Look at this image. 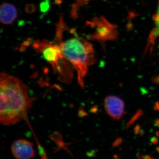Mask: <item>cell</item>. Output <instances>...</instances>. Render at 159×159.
I'll return each mask as SVG.
<instances>
[{
    "mask_svg": "<svg viewBox=\"0 0 159 159\" xmlns=\"http://www.w3.org/2000/svg\"><path fill=\"white\" fill-rule=\"evenodd\" d=\"M33 101L25 83L17 77L1 73L0 121L2 125H15L25 119Z\"/></svg>",
    "mask_w": 159,
    "mask_h": 159,
    "instance_id": "cell-1",
    "label": "cell"
},
{
    "mask_svg": "<svg viewBox=\"0 0 159 159\" xmlns=\"http://www.w3.org/2000/svg\"><path fill=\"white\" fill-rule=\"evenodd\" d=\"M62 54L76 71L77 81L84 88V79L89 68L97 61L96 53L91 43L75 36L58 43Z\"/></svg>",
    "mask_w": 159,
    "mask_h": 159,
    "instance_id": "cell-2",
    "label": "cell"
},
{
    "mask_svg": "<svg viewBox=\"0 0 159 159\" xmlns=\"http://www.w3.org/2000/svg\"><path fill=\"white\" fill-rule=\"evenodd\" d=\"M33 48L52 66L54 73L58 74L61 80L66 83L71 81L73 67L64 56L58 43L47 39L37 40Z\"/></svg>",
    "mask_w": 159,
    "mask_h": 159,
    "instance_id": "cell-3",
    "label": "cell"
},
{
    "mask_svg": "<svg viewBox=\"0 0 159 159\" xmlns=\"http://www.w3.org/2000/svg\"><path fill=\"white\" fill-rule=\"evenodd\" d=\"M87 25L96 29L94 34L89 36L91 39L104 42L116 39L118 36L116 26L111 24L102 16L95 18L91 21L88 22Z\"/></svg>",
    "mask_w": 159,
    "mask_h": 159,
    "instance_id": "cell-4",
    "label": "cell"
},
{
    "mask_svg": "<svg viewBox=\"0 0 159 159\" xmlns=\"http://www.w3.org/2000/svg\"><path fill=\"white\" fill-rule=\"evenodd\" d=\"M106 113L115 120H120L125 113L124 101L116 96H107L104 100Z\"/></svg>",
    "mask_w": 159,
    "mask_h": 159,
    "instance_id": "cell-5",
    "label": "cell"
},
{
    "mask_svg": "<svg viewBox=\"0 0 159 159\" xmlns=\"http://www.w3.org/2000/svg\"><path fill=\"white\" fill-rule=\"evenodd\" d=\"M12 155L16 159H32L35 157V150L32 142L25 139L15 141L11 148Z\"/></svg>",
    "mask_w": 159,
    "mask_h": 159,
    "instance_id": "cell-6",
    "label": "cell"
},
{
    "mask_svg": "<svg viewBox=\"0 0 159 159\" xmlns=\"http://www.w3.org/2000/svg\"><path fill=\"white\" fill-rule=\"evenodd\" d=\"M17 11L14 6L9 3L2 4L1 7V21L5 25H10L16 18Z\"/></svg>",
    "mask_w": 159,
    "mask_h": 159,
    "instance_id": "cell-7",
    "label": "cell"
},
{
    "mask_svg": "<svg viewBox=\"0 0 159 159\" xmlns=\"http://www.w3.org/2000/svg\"><path fill=\"white\" fill-rule=\"evenodd\" d=\"M153 20L154 22V27L151 31L148 36V43L145 48L144 55L147 53L148 49H150V54H151L155 42L159 38V1L156 12L153 16Z\"/></svg>",
    "mask_w": 159,
    "mask_h": 159,
    "instance_id": "cell-8",
    "label": "cell"
},
{
    "mask_svg": "<svg viewBox=\"0 0 159 159\" xmlns=\"http://www.w3.org/2000/svg\"><path fill=\"white\" fill-rule=\"evenodd\" d=\"M50 5L48 0H46L45 2H43L40 5L41 11L42 12H46L49 9Z\"/></svg>",
    "mask_w": 159,
    "mask_h": 159,
    "instance_id": "cell-9",
    "label": "cell"
}]
</instances>
